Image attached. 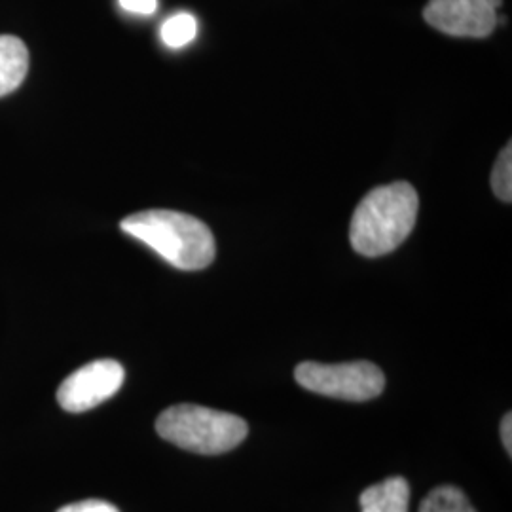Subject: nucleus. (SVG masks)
<instances>
[{
  "label": "nucleus",
  "instance_id": "obj_1",
  "mask_svg": "<svg viewBox=\"0 0 512 512\" xmlns=\"http://www.w3.org/2000/svg\"><path fill=\"white\" fill-rule=\"evenodd\" d=\"M418 207V192L412 184L393 183L370 190L351 217V247L370 258L389 255L412 234Z\"/></svg>",
  "mask_w": 512,
  "mask_h": 512
},
{
  "label": "nucleus",
  "instance_id": "obj_2",
  "mask_svg": "<svg viewBox=\"0 0 512 512\" xmlns=\"http://www.w3.org/2000/svg\"><path fill=\"white\" fill-rule=\"evenodd\" d=\"M120 228L179 270L196 272L215 260L217 247L209 226L192 215L150 209L129 215L120 222Z\"/></svg>",
  "mask_w": 512,
  "mask_h": 512
},
{
  "label": "nucleus",
  "instance_id": "obj_3",
  "mask_svg": "<svg viewBox=\"0 0 512 512\" xmlns=\"http://www.w3.org/2000/svg\"><path fill=\"white\" fill-rule=\"evenodd\" d=\"M162 439L203 456H217L238 448L249 427L239 416L198 404H177L164 410L156 421Z\"/></svg>",
  "mask_w": 512,
  "mask_h": 512
},
{
  "label": "nucleus",
  "instance_id": "obj_4",
  "mask_svg": "<svg viewBox=\"0 0 512 512\" xmlns=\"http://www.w3.org/2000/svg\"><path fill=\"white\" fill-rule=\"evenodd\" d=\"M296 382L311 393L365 403L380 397L384 393V372L368 361L340 363V365H321V363H302L294 370Z\"/></svg>",
  "mask_w": 512,
  "mask_h": 512
},
{
  "label": "nucleus",
  "instance_id": "obj_5",
  "mask_svg": "<svg viewBox=\"0 0 512 512\" xmlns=\"http://www.w3.org/2000/svg\"><path fill=\"white\" fill-rule=\"evenodd\" d=\"M126 380V370L114 359H99L74 370L59 385L57 403L63 410L80 414L114 397Z\"/></svg>",
  "mask_w": 512,
  "mask_h": 512
},
{
  "label": "nucleus",
  "instance_id": "obj_6",
  "mask_svg": "<svg viewBox=\"0 0 512 512\" xmlns=\"http://www.w3.org/2000/svg\"><path fill=\"white\" fill-rule=\"evenodd\" d=\"M423 18L452 37L484 38L494 33L497 10L488 0H429Z\"/></svg>",
  "mask_w": 512,
  "mask_h": 512
},
{
  "label": "nucleus",
  "instance_id": "obj_7",
  "mask_svg": "<svg viewBox=\"0 0 512 512\" xmlns=\"http://www.w3.org/2000/svg\"><path fill=\"white\" fill-rule=\"evenodd\" d=\"M361 512H408L410 486L403 476L382 480L361 494Z\"/></svg>",
  "mask_w": 512,
  "mask_h": 512
},
{
  "label": "nucleus",
  "instance_id": "obj_8",
  "mask_svg": "<svg viewBox=\"0 0 512 512\" xmlns=\"http://www.w3.org/2000/svg\"><path fill=\"white\" fill-rule=\"evenodd\" d=\"M29 71V52L23 40L0 35V97L16 92Z\"/></svg>",
  "mask_w": 512,
  "mask_h": 512
},
{
  "label": "nucleus",
  "instance_id": "obj_9",
  "mask_svg": "<svg viewBox=\"0 0 512 512\" xmlns=\"http://www.w3.org/2000/svg\"><path fill=\"white\" fill-rule=\"evenodd\" d=\"M420 512H476L467 495L456 486H440L423 499Z\"/></svg>",
  "mask_w": 512,
  "mask_h": 512
},
{
  "label": "nucleus",
  "instance_id": "obj_10",
  "mask_svg": "<svg viewBox=\"0 0 512 512\" xmlns=\"http://www.w3.org/2000/svg\"><path fill=\"white\" fill-rule=\"evenodd\" d=\"M160 35L165 46L179 50L186 44H190L198 35V21L192 14H186V12L175 14L162 25Z\"/></svg>",
  "mask_w": 512,
  "mask_h": 512
},
{
  "label": "nucleus",
  "instance_id": "obj_11",
  "mask_svg": "<svg viewBox=\"0 0 512 512\" xmlns=\"http://www.w3.org/2000/svg\"><path fill=\"white\" fill-rule=\"evenodd\" d=\"M492 188L501 202H512V147L511 143L501 150L492 171Z\"/></svg>",
  "mask_w": 512,
  "mask_h": 512
},
{
  "label": "nucleus",
  "instance_id": "obj_12",
  "mask_svg": "<svg viewBox=\"0 0 512 512\" xmlns=\"http://www.w3.org/2000/svg\"><path fill=\"white\" fill-rule=\"evenodd\" d=\"M57 512H120L109 501L103 499H86L61 507Z\"/></svg>",
  "mask_w": 512,
  "mask_h": 512
},
{
  "label": "nucleus",
  "instance_id": "obj_13",
  "mask_svg": "<svg viewBox=\"0 0 512 512\" xmlns=\"http://www.w3.org/2000/svg\"><path fill=\"white\" fill-rule=\"evenodd\" d=\"M120 6L139 16H152L158 10V0H120Z\"/></svg>",
  "mask_w": 512,
  "mask_h": 512
},
{
  "label": "nucleus",
  "instance_id": "obj_14",
  "mask_svg": "<svg viewBox=\"0 0 512 512\" xmlns=\"http://www.w3.org/2000/svg\"><path fill=\"white\" fill-rule=\"evenodd\" d=\"M501 440H503V446L507 448L509 456L512 454V416L507 414L503 421H501Z\"/></svg>",
  "mask_w": 512,
  "mask_h": 512
},
{
  "label": "nucleus",
  "instance_id": "obj_15",
  "mask_svg": "<svg viewBox=\"0 0 512 512\" xmlns=\"http://www.w3.org/2000/svg\"><path fill=\"white\" fill-rule=\"evenodd\" d=\"M488 4L497 10V8H501V4H503V0H488Z\"/></svg>",
  "mask_w": 512,
  "mask_h": 512
}]
</instances>
